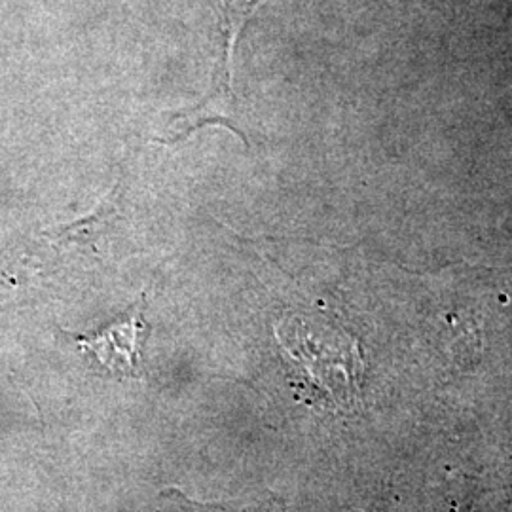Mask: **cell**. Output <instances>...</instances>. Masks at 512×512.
Segmentation results:
<instances>
[{
	"instance_id": "4",
	"label": "cell",
	"mask_w": 512,
	"mask_h": 512,
	"mask_svg": "<svg viewBox=\"0 0 512 512\" xmlns=\"http://www.w3.org/2000/svg\"><path fill=\"white\" fill-rule=\"evenodd\" d=\"M260 2L262 0H211L213 10L217 12V18H219L220 33L224 37V71L228 74V80H230V59L234 54L239 33L253 16Z\"/></svg>"
},
{
	"instance_id": "1",
	"label": "cell",
	"mask_w": 512,
	"mask_h": 512,
	"mask_svg": "<svg viewBox=\"0 0 512 512\" xmlns=\"http://www.w3.org/2000/svg\"><path fill=\"white\" fill-rule=\"evenodd\" d=\"M279 346L294 368L306 376L311 389L329 404H346L359 389L361 359L353 340L329 329H313L289 317L275 327Z\"/></svg>"
},
{
	"instance_id": "2",
	"label": "cell",
	"mask_w": 512,
	"mask_h": 512,
	"mask_svg": "<svg viewBox=\"0 0 512 512\" xmlns=\"http://www.w3.org/2000/svg\"><path fill=\"white\" fill-rule=\"evenodd\" d=\"M147 325L143 321L141 308L135 313L110 325L93 336H76V344L92 353L97 363L112 374L139 378L141 376V344Z\"/></svg>"
},
{
	"instance_id": "3",
	"label": "cell",
	"mask_w": 512,
	"mask_h": 512,
	"mask_svg": "<svg viewBox=\"0 0 512 512\" xmlns=\"http://www.w3.org/2000/svg\"><path fill=\"white\" fill-rule=\"evenodd\" d=\"M118 203H120V184L112 188V192L103 202L97 203L92 213H88L82 219L74 220L71 224L55 228L54 232H50V238L57 241H78V243H88L99 238L103 230H107L118 217Z\"/></svg>"
}]
</instances>
